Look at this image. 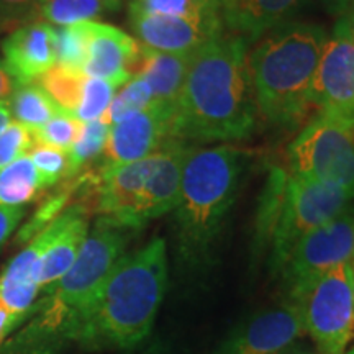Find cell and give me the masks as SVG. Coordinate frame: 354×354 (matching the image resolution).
I'll return each instance as SVG.
<instances>
[{
    "mask_svg": "<svg viewBox=\"0 0 354 354\" xmlns=\"http://www.w3.org/2000/svg\"><path fill=\"white\" fill-rule=\"evenodd\" d=\"M326 32L315 24L287 21L264 33L248 53L258 115L269 125L294 128L310 112V94Z\"/></svg>",
    "mask_w": 354,
    "mask_h": 354,
    "instance_id": "277c9868",
    "label": "cell"
},
{
    "mask_svg": "<svg viewBox=\"0 0 354 354\" xmlns=\"http://www.w3.org/2000/svg\"><path fill=\"white\" fill-rule=\"evenodd\" d=\"M354 259V205L310 232L292 250L281 274L286 302H295L318 277Z\"/></svg>",
    "mask_w": 354,
    "mask_h": 354,
    "instance_id": "9c48e42d",
    "label": "cell"
},
{
    "mask_svg": "<svg viewBox=\"0 0 354 354\" xmlns=\"http://www.w3.org/2000/svg\"><path fill=\"white\" fill-rule=\"evenodd\" d=\"M348 354H354V348L351 349V353H348Z\"/></svg>",
    "mask_w": 354,
    "mask_h": 354,
    "instance_id": "7bdbcfd3",
    "label": "cell"
},
{
    "mask_svg": "<svg viewBox=\"0 0 354 354\" xmlns=\"http://www.w3.org/2000/svg\"><path fill=\"white\" fill-rule=\"evenodd\" d=\"M250 43L221 35L190 57L172 117L171 135L179 141H236L258 125L250 64Z\"/></svg>",
    "mask_w": 354,
    "mask_h": 354,
    "instance_id": "6da1fadb",
    "label": "cell"
},
{
    "mask_svg": "<svg viewBox=\"0 0 354 354\" xmlns=\"http://www.w3.org/2000/svg\"><path fill=\"white\" fill-rule=\"evenodd\" d=\"M310 105L315 113L354 125V43L336 26L323 46Z\"/></svg>",
    "mask_w": 354,
    "mask_h": 354,
    "instance_id": "30bf717a",
    "label": "cell"
},
{
    "mask_svg": "<svg viewBox=\"0 0 354 354\" xmlns=\"http://www.w3.org/2000/svg\"><path fill=\"white\" fill-rule=\"evenodd\" d=\"M133 354H172L169 344L162 339H153V342L141 344Z\"/></svg>",
    "mask_w": 354,
    "mask_h": 354,
    "instance_id": "8d00e7d4",
    "label": "cell"
},
{
    "mask_svg": "<svg viewBox=\"0 0 354 354\" xmlns=\"http://www.w3.org/2000/svg\"><path fill=\"white\" fill-rule=\"evenodd\" d=\"M131 233V230L118 227L104 216H97L94 227L88 228L86 241L74 264L44 294L55 295L81 318L84 308L94 297L104 279L125 254Z\"/></svg>",
    "mask_w": 354,
    "mask_h": 354,
    "instance_id": "ba28073f",
    "label": "cell"
},
{
    "mask_svg": "<svg viewBox=\"0 0 354 354\" xmlns=\"http://www.w3.org/2000/svg\"><path fill=\"white\" fill-rule=\"evenodd\" d=\"M174 112L151 104L143 112L131 115L110 128V135L97 169L140 161L158 153L172 138L171 127Z\"/></svg>",
    "mask_w": 354,
    "mask_h": 354,
    "instance_id": "7c38bea8",
    "label": "cell"
},
{
    "mask_svg": "<svg viewBox=\"0 0 354 354\" xmlns=\"http://www.w3.org/2000/svg\"><path fill=\"white\" fill-rule=\"evenodd\" d=\"M82 122H79L74 115L68 112H59L53 117L46 125L38 130H33L35 143L53 146V148L63 149L68 153L74 141L77 140L79 131H81Z\"/></svg>",
    "mask_w": 354,
    "mask_h": 354,
    "instance_id": "4dcf8cb0",
    "label": "cell"
},
{
    "mask_svg": "<svg viewBox=\"0 0 354 354\" xmlns=\"http://www.w3.org/2000/svg\"><path fill=\"white\" fill-rule=\"evenodd\" d=\"M353 201L348 192L335 185L289 174L269 245L272 272L282 271L292 250L304 236L338 216Z\"/></svg>",
    "mask_w": 354,
    "mask_h": 354,
    "instance_id": "8992f818",
    "label": "cell"
},
{
    "mask_svg": "<svg viewBox=\"0 0 354 354\" xmlns=\"http://www.w3.org/2000/svg\"><path fill=\"white\" fill-rule=\"evenodd\" d=\"M17 330V323L13 320V317L8 313L6 305L0 302V349H2L3 343L7 342V338L13 331Z\"/></svg>",
    "mask_w": 354,
    "mask_h": 354,
    "instance_id": "d590c367",
    "label": "cell"
},
{
    "mask_svg": "<svg viewBox=\"0 0 354 354\" xmlns=\"http://www.w3.org/2000/svg\"><path fill=\"white\" fill-rule=\"evenodd\" d=\"M44 190L46 185L28 154L0 171V207H25L41 198Z\"/></svg>",
    "mask_w": 354,
    "mask_h": 354,
    "instance_id": "44dd1931",
    "label": "cell"
},
{
    "mask_svg": "<svg viewBox=\"0 0 354 354\" xmlns=\"http://www.w3.org/2000/svg\"><path fill=\"white\" fill-rule=\"evenodd\" d=\"M123 0H37L30 17L44 24L69 26L97 21L120 10Z\"/></svg>",
    "mask_w": 354,
    "mask_h": 354,
    "instance_id": "ffe728a7",
    "label": "cell"
},
{
    "mask_svg": "<svg viewBox=\"0 0 354 354\" xmlns=\"http://www.w3.org/2000/svg\"><path fill=\"white\" fill-rule=\"evenodd\" d=\"M128 13L192 20L221 19L220 0H130Z\"/></svg>",
    "mask_w": 354,
    "mask_h": 354,
    "instance_id": "603a6c76",
    "label": "cell"
},
{
    "mask_svg": "<svg viewBox=\"0 0 354 354\" xmlns=\"http://www.w3.org/2000/svg\"><path fill=\"white\" fill-rule=\"evenodd\" d=\"M19 86L20 84L12 76L7 64L3 63V59H0V104L8 102V99H10L13 92H15V88Z\"/></svg>",
    "mask_w": 354,
    "mask_h": 354,
    "instance_id": "e575fe53",
    "label": "cell"
},
{
    "mask_svg": "<svg viewBox=\"0 0 354 354\" xmlns=\"http://www.w3.org/2000/svg\"><path fill=\"white\" fill-rule=\"evenodd\" d=\"M305 336L299 305L284 302L246 318L215 354H276Z\"/></svg>",
    "mask_w": 354,
    "mask_h": 354,
    "instance_id": "8fae6325",
    "label": "cell"
},
{
    "mask_svg": "<svg viewBox=\"0 0 354 354\" xmlns=\"http://www.w3.org/2000/svg\"><path fill=\"white\" fill-rule=\"evenodd\" d=\"M117 87L118 86H115L113 82L105 81V79L86 77L74 117L82 123L99 120L112 104Z\"/></svg>",
    "mask_w": 354,
    "mask_h": 354,
    "instance_id": "f1b7e54d",
    "label": "cell"
},
{
    "mask_svg": "<svg viewBox=\"0 0 354 354\" xmlns=\"http://www.w3.org/2000/svg\"><path fill=\"white\" fill-rule=\"evenodd\" d=\"M91 205L79 201L53 220L55 233L51 243L35 269V282L43 294L50 290L74 264L91 228Z\"/></svg>",
    "mask_w": 354,
    "mask_h": 354,
    "instance_id": "9a60e30c",
    "label": "cell"
},
{
    "mask_svg": "<svg viewBox=\"0 0 354 354\" xmlns=\"http://www.w3.org/2000/svg\"><path fill=\"white\" fill-rule=\"evenodd\" d=\"M84 81H86V76L82 73L55 64L35 82L56 102L57 107L74 115L81 100Z\"/></svg>",
    "mask_w": 354,
    "mask_h": 354,
    "instance_id": "484cf974",
    "label": "cell"
},
{
    "mask_svg": "<svg viewBox=\"0 0 354 354\" xmlns=\"http://www.w3.org/2000/svg\"><path fill=\"white\" fill-rule=\"evenodd\" d=\"M26 154L32 159L38 174L41 176L43 184L46 185V189L55 187V185L68 179L69 158L68 153L63 151V149L35 143L33 148Z\"/></svg>",
    "mask_w": 354,
    "mask_h": 354,
    "instance_id": "f546056e",
    "label": "cell"
},
{
    "mask_svg": "<svg viewBox=\"0 0 354 354\" xmlns=\"http://www.w3.org/2000/svg\"><path fill=\"white\" fill-rule=\"evenodd\" d=\"M167 282L165 238L125 253L84 308L73 343L92 351L140 348L151 335Z\"/></svg>",
    "mask_w": 354,
    "mask_h": 354,
    "instance_id": "7a4b0ae2",
    "label": "cell"
},
{
    "mask_svg": "<svg viewBox=\"0 0 354 354\" xmlns=\"http://www.w3.org/2000/svg\"><path fill=\"white\" fill-rule=\"evenodd\" d=\"M3 63L19 84L35 82L56 64L55 26L44 21H26L2 43Z\"/></svg>",
    "mask_w": 354,
    "mask_h": 354,
    "instance_id": "e0dca14e",
    "label": "cell"
},
{
    "mask_svg": "<svg viewBox=\"0 0 354 354\" xmlns=\"http://www.w3.org/2000/svg\"><path fill=\"white\" fill-rule=\"evenodd\" d=\"M349 268H351V290H353V304H354V259L349 263Z\"/></svg>",
    "mask_w": 354,
    "mask_h": 354,
    "instance_id": "b9f144b4",
    "label": "cell"
},
{
    "mask_svg": "<svg viewBox=\"0 0 354 354\" xmlns=\"http://www.w3.org/2000/svg\"><path fill=\"white\" fill-rule=\"evenodd\" d=\"M35 145L33 131L20 123L13 122L0 135V171L13 161L25 156Z\"/></svg>",
    "mask_w": 354,
    "mask_h": 354,
    "instance_id": "1f68e13d",
    "label": "cell"
},
{
    "mask_svg": "<svg viewBox=\"0 0 354 354\" xmlns=\"http://www.w3.org/2000/svg\"><path fill=\"white\" fill-rule=\"evenodd\" d=\"M25 216V207H0V248L6 245Z\"/></svg>",
    "mask_w": 354,
    "mask_h": 354,
    "instance_id": "d6a6232c",
    "label": "cell"
},
{
    "mask_svg": "<svg viewBox=\"0 0 354 354\" xmlns=\"http://www.w3.org/2000/svg\"><path fill=\"white\" fill-rule=\"evenodd\" d=\"M8 100L15 122L32 131L46 125L53 117L63 112L37 82L20 84Z\"/></svg>",
    "mask_w": 354,
    "mask_h": 354,
    "instance_id": "7402d4cb",
    "label": "cell"
},
{
    "mask_svg": "<svg viewBox=\"0 0 354 354\" xmlns=\"http://www.w3.org/2000/svg\"><path fill=\"white\" fill-rule=\"evenodd\" d=\"M322 3L323 8L326 12H330L331 15L342 17L348 12V8L353 6L354 0H318Z\"/></svg>",
    "mask_w": 354,
    "mask_h": 354,
    "instance_id": "74e56055",
    "label": "cell"
},
{
    "mask_svg": "<svg viewBox=\"0 0 354 354\" xmlns=\"http://www.w3.org/2000/svg\"><path fill=\"white\" fill-rule=\"evenodd\" d=\"M136 41L153 51L192 55L223 35V20H192L176 17L128 13Z\"/></svg>",
    "mask_w": 354,
    "mask_h": 354,
    "instance_id": "4fadbf2b",
    "label": "cell"
},
{
    "mask_svg": "<svg viewBox=\"0 0 354 354\" xmlns=\"http://www.w3.org/2000/svg\"><path fill=\"white\" fill-rule=\"evenodd\" d=\"M245 149L233 145L190 148L174 209L177 254L185 268L212 263L214 248L240 190Z\"/></svg>",
    "mask_w": 354,
    "mask_h": 354,
    "instance_id": "3957f363",
    "label": "cell"
},
{
    "mask_svg": "<svg viewBox=\"0 0 354 354\" xmlns=\"http://www.w3.org/2000/svg\"><path fill=\"white\" fill-rule=\"evenodd\" d=\"M292 304L299 305L305 336L313 342L317 354H348L354 336L349 263L323 274Z\"/></svg>",
    "mask_w": 354,
    "mask_h": 354,
    "instance_id": "52a82bcc",
    "label": "cell"
},
{
    "mask_svg": "<svg viewBox=\"0 0 354 354\" xmlns=\"http://www.w3.org/2000/svg\"><path fill=\"white\" fill-rule=\"evenodd\" d=\"M55 33L56 64L61 68L76 71V73H82L87 59V37L84 24L57 26Z\"/></svg>",
    "mask_w": 354,
    "mask_h": 354,
    "instance_id": "83f0119b",
    "label": "cell"
},
{
    "mask_svg": "<svg viewBox=\"0 0 354 354\" xmlns=\"http://www.w3.org/2000/svg\"><path fill=\"white\" fill-rule=\"evenodd\" d=\"M110 128L112 127L104 118L82 123L77 140L74 141V145L71 146V149L68 151V179H73V177L81 174L87 166H91L92 161H95L97 158L102 156L105 145H107Z\"/></svg>",
    "mask_w": 354,
    "mask_h": 354,
    "instance_id": "d4e9b609",
    "label": "cell"
},
{
    "mask_svg": "<svg viewBox=\"0 0 354 354\" xmlns=\"http://www.w3.org/2000/svg\"><path fill=\"white\" fill-rule=\"evenodd\" d=\"M84 28L87 37L84 76L125 86L135 76L141 44L123 30L102 21H84Z\"/></svg>",
    "mask_w": 354,
    "mask_h": 354,
    "instance_id": "5bb4252c",
    "label": "cell"
},
{
    "mask_svg": "<svg viewBox=\"0 0 354 354\" xmlns=\"http://www.w3.org/2000/svg\"><path fill=\"white\" fill-rule=\"evenodd\" d=\"M335 26L342 30V32L354 43V3L348 8V12L344 13V15L339 17L338 24Z\"/></svg>",
    "mask_w": 354,
    "mask_h": 354,
    "instance_id": "f35d334b",
    "label": "cell"
},
{
    "mask_svg": "<svg viewBox=\"0 0 354 354\" xmlns=\"http://www.w3.org/2000/svg\"><path fill=\"white\" fill-rule=\"evenodd\" d=\"M10 105H8V102H3V104H0V135L7 130L8 125H10Z\"/></svg>",
    "mask_w": 354,
    "mask_h": 354,
    "instance_id": "60d3db41",
    "label": "cell"
},
{
    "mask_svg": "<svg viewBox=\"0 0 354 354\" xmlns=\"http://www.w3.org/2000/svg\"><path fill=\"white\" fill-rule=\"evenodd\" d=\"M37 0H0V19L15 20L30 17Z\"/></svg>",
    "mask_w": 354,
    "mask_h": 354,
    "instance_id": "836d02e7",
    "label": "cell"
},
{
    "mask_svg": "<svg viewBox=\"0 0 354 354\" xmlns=\"http://www.w3.org/2000/svg\"><path fill=\"white\" fill-rule=\"evenodd\" d=\"M276 354H317V353L312 346H308V344H305L304 342H300L299 339V342L292 343L290 346L281 349V351H277Z\"/></svg>",
    "mask_w": 354,
    "mask_h": 354,
    "instance_id": "ab89813d",
    "label": "cell"
},
{
    "mask_svg": "<svg viewBox=\"0 0 354 354\" xmlns=\"http://www.w3.org/2000/svg\"><path fill=\"white\" fill-rule=\"evenodd\" d=\"M153 102V95H151V88L148 87L141 77H131L128 81L120 92L113 97L112 104L105 115L104 118L105 122L109 123L110 127L117 125L125 120V118L131 117V115H136L140 112H143L151 105Z\"/></svg>",
    "mask_w": 354,
    "mask_h": 354,
    "instance_id": "4316f807",
    "label": "cell"
},
{
    "mask_svg": "<svg viewBox=\"0 0 354 354\" xmlns=\"http://www.w3.org/2000/svg\"><path fill=\"white\" fill-rule=\"evenodd\" d=\"M190 151V146L179 140H167L161 148L158 167L149 177L148 184L141 194V198L133 214L131 228H143L148 221L169 214L176 209L179 201L180 179L185 158Z\"/></svg>",
    "mask_w": 354,
    "mask_h": 354,
    "instance_id": "2e32d148",
    "label": "cell"
},
{
    "mask_svg": "<svg viewBox=\"0 0 354 354\" xmlns=\"http://www.w3.org/2000/svg\"><path fill=\"white\" fill-rule=\"evenodd\" d=\"M192 55L153 51L141 44L140 61L133 77H141L151 88V104H158L174 112Z\"/></svg>",
    "mask_w": 354,
    "mask_h": 354,
    "instance_id": "d6986e66",
    "label": "cell"
},
{
    "mask_svg": "<svg viewBox=\"0 0 354 354\" xmlns=\"http://www.w3.org/2000/svg\"><path fill=\"white\" fill-rule=\"evenodd\" d=\"M308 0H220L221 20L233 37L254 43L276 26L292 21Z\"/></svg>",
    "mask_w": 354,
    "mask_h": 354,
    "instance_id": "ac0fdd59",
    "label": "cell"
},
{
    "mask_svg": "<svg viewBox=\"0 0 354 354\" xmlns=\"http://www.w3.org/2000/svg\"><path fill=\"white\" fill-rule=\"evenodd\" d=\"M289 174L339 187L354 198V125L315 113L287 151Z\"/></svg>",
    "mask_w": 354,
    "mask_h": 354,
    "instance_id": "5b68a950",
    "label": "cell"
},
{
    "mask_svg": "<svg viewBox=\"0 0 354 354\" xmlns=\"http://www.w3.org/2000/svg\"><path fill=\"white\" fill-rule=\"evenodd\" d=\"M289 171L282 167H274L266 180V187L261 197L258 215H256V232H254V251L259 253L264 248L271 245L274 227H276L279 209H281L282 197L287 184Z\"/></svg>",
    "mask_w": 354,
    "mask_h": 354,
    "instance_id": "cb8c5ba5",
    "label": "cell"
}]
</instances>
